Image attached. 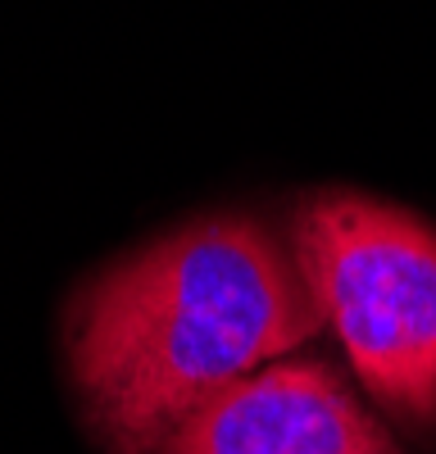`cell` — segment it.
Instances as JSON below:
<instances>
[{
  "instance_id": "6da1fadb",
  "label": "cell",
  "mask_w": 436,
  "mask_h": 454,
  "mask_svg": "<svg viewBox=\"0 0 436 454\" xmlns=\"http://www.w3.org/2000/svg\"><path fill=\"white\" fill-rule=\"evenodd\" d=\"M296 259L254 218H205L105 269L68 309V368L114 454H160L196 413L318 332Z\"/></svg>"
},
{
  "instance_id": "7a4b0ae2",
  "label": "cell",
  "mask_w": 436,
  "mask_h": 454,
  "mask_svg": "<svg viewBox=\"0 0 436 454\" xmlns=\"http://www.w3.org/2000/svg\"><path fill=\"white\" fill-rule=\"evenodd\" d=\"M296 269L369 395L436 423V227L359 192L296 205Z\"/></svg>"
},
{
  "instance_id": "3957f363",
  "label": "cell",
  "mask_w": 436,
  "mask_h": 454,
  "mask_svg": "<svg viewBox=\"0 0 436 454\" xmlns=\"http://www.w3.org/2000/svg\"><path fill=\"white\" fill-rule=\"evenodd\" d=\"M160 454H405L337 368L277 359L209 400Z\"/></svg>"
}]
</instances>
